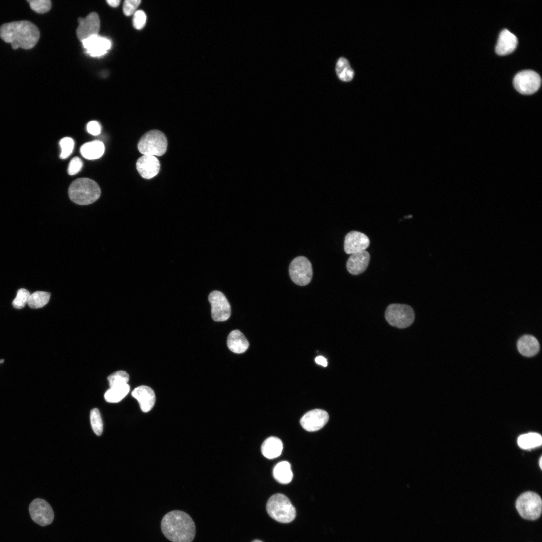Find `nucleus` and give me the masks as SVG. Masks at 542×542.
<instances>
[{
    "label": "nucleus",
    "instance_id": "nucleus-1",
    "mask_svg": "<svg viewBox=\"0 0 542 542\" xmlns=\"http://www.w3.org/2000/svg\"><path fill=\"white\" fill-rule=\"evenodd\" d=\"M0 37L5 42L10 43L13 49L33 48L40 38L38 28L28 21L13 22L0 27Z\"/></svg>",
    "mask_w": 542,
    "mask_h": 542
},
{
    "label": "nucleus",
    "instance_id": "nucleus-2",
    "mask_svg": "<svg viewBox=\"0 0 542 542\" xmlns=\"http://www.w3.org/2000/svg\"><path fill=\"white\" fill-rule=\"evenodd\" d=\"M161 529L164 535L172 542H192L196 533L192 518L180 510H173L165 515Z\"/></svg>",
    "mask_w": 542,
    "mask_h": 542
},
{
    "label": "nucleus",
    "instance_id": "nucleus-3",
    "mask_svg": "<svg viewBox=\"0 0 542 542\" xmlns=\"http://www.w3.org/2000/svg\"><path fill=\"white\" fill-rule=\"evenodd\" d=\"M100 193L98 185L94 181L87 178L74 180L71 183L68 190L70 200L81 205L94 202L99 198Z\"/></svg>",
    "mask_w": 542,
    "mask_h": 542
},
{
    "label": "nucleus",
    "instance_id": "nucleus-4",
    "mask_svg": "<svg viewBox=\"0 0 542 542\" xmlns=\"http://www.w3.org/2000/svg\"><path fill=\"white\" fill-rule=\"evenodd\" d=\"M266 511L271 517L281 523L290 522L296 515V509L290 499L281 493L275 494L269 498Z\"/></svg>",
    "mask_w": 542,
    "mask_h": 542
},
{
    "label": "nucleus",
    "instance_id": "nucleus-5",
    "mask_svg": "<svg viewBox=\"0 0 542 542\" xmlns=\"http://www.w3.org/2000/svg\"><path fill=\"white\" fill-rule=\"evenodd\" d=\"M167 140L163 132L159 130H151L140 140L138 148L144 155L161 156L167 149Z\"/></svg>",
    "mask_w": 542,
    "mask_h": 542
},
{
    "label": "nucleus",
    "instance_id": "nucleus-6",
    "mask_svg": "<svg viewBox=\"0 0 542 542\" xmlns=\"http://www.w3.org/2000/svg\"><path fill=\"white\" fill-rule=\"evenodd\" d=\"M516 509L523 518L534 520L539 518L541 513L542 501L537 493L527 491L521 494L515 503Z\"/></svg>",
    "mask_w": 542,
    "mask_h": 542
},
{
    "label": "nucleus",
    "instance_id": "nucleus-7",
    "mask_svg": "<svg viewBox=\"0 0 542 542\" xmlns=\"http://www.w3.org/2000/svg\"><path fill=\"white\" fill-rule=\"evenodd\" d=\"M385 317L392 326L404 328L414 322L415 314L413 308L407 305L392 304L389 305L385 312Z\"/></svg>",
    "mask_w": 542,
    "mask_h": 542
},
{
    "label": "nucleus",
    "instance_id": "nucleus-8",
    "mask_svg": "<svg viewBox=\"0 0 542 542\" xmlns=\"http://www.w3.org/2000/svg\"><path fill=\"white\" fill-rule=\"evenodd\" d=\"M289 274L295 284L299 286L307 285L311 282L313 276L311 263L305 256H297L290 264Z\"/></svg>",
    "mask_w": 542,
    "mask_h": 542
},
{
    "label": "nucleus",
    "instance_id": "nucleus-9",
    "mask_svg": "<svg viewBox=\"0 0 542 542\" xmlns=\"http://www.w3.org/2000/svg\"><path fill=\"white\" fill-rule=\"evenodd\" d=\"M541 84V78L536 72L530 70L521 71L513 79L515 89L522 94L529 95L535 92Z\"/></svg>",
    "mask_w": 542,
    "mask_h": 542
},
{
    "label": "nucleus",
    "instance_id": "nucleus-10",
    "mask_svg": "<svg viewBox=\"0 0 542 542\" xmlns=\"http://www.w3.org/2000/svg\"><path fill=\"white\" fill-rule=\"evenodd\" d=\"M208 300L211 306V317L215 321H225L231 315L230 305L224 295L220 291H214L209 295Z\"/></svg>",
    "mask_w": 542,
    "mask_h": 542
},
{
    "label": "nucleus",
    "instance_id": "nucleus-11",
    "mask_svg": "<svg viewBox=\"0 0 542 542\" xmlns=\"http://www.w3.org/2000/svg\"><path fill=\"white\" fill-rule=\"evenodd\" d=\"M29 512L32 519L41 526L51 524L54 514L50 505L45 500L36 498L31 503Z\"/></svg>",
    "mask_w": 542,
    "mask_h": 542
},
{
    "label": "nucleus",
    "instance_id": "nucleus-12",
    "mask_svg": "<svg viewBox=\"0 0 542 542\" xmlns=\"http://www.w3.org/2000/svg\"><path fill=\"white\" fill-rule=\"evenodd\" d=\"M329 415L321 409H314L306 413L301 419L302 427L309 432L317 431L322 428L327 423Z\"/></svg>",
    "mask_w": 542,
    "mask_h": 542
},
{
    "label": "nucleus",
    "instance_id": "nucleus-13",
    "mask_svg": "<svg viewBox=\"0 0 542 542\" xmlns=\"http://www.w3.org/2000/svg\"><path fill=\"white\" fill-rule=\"evenodd\" d=\"M77 36L81 42L87 38L98 35L100 29V20L96 13L89 14L85 18L78 20Z\"/></svg>",
    "mask_w": 542,
    "mask_h": 542
},
{
    "label": "nucleus",
    "instance_id": "nucleus-14",
    "mask_svg": "<svg viewBox=\"0 0 542 542\" xmlns=\"http://www.w3.org/2000/svg\"><path fill=\"white\" fill-rule=\"evenodd\" d=\"M369 244V239L364 233L352 231L345 235L344 249L347 254H352L365 250Z\"/></svg>",
    "mask_w": 542,
    "mask_h": 542
},
{
    "label": "nucleus",
    "instance_id": "nucleus-15",
    "mask_svg": "<svg viewBox=\"0 0 542 542\" xmlns=\"http://www.w3.org/2000/svg\"><path fill=\"white\" fill-rule=\"evenodd\" d=\"M82 43L86 52L92 57L104 55L111 46V43L108 39L98 35L87 38Z\"/></svg>",
    "mask_w": 542,
    "mask_h": 542
},
{
    "label": "nucleus",
    "instance_id": "nucleus-16",
    "mask_svg": "<svg viewBox=\"0 0 542 542\" xmlns=\"http://www.w3.org/2000/svg\"><path fill=\"white\" fill-rule=\"evenodd\" d=\"M136 167L143 178L150 179L158 174L160 163L155 156L143 155L138 160Z\"/></svg>",
    "mask_w": 542,
    "mask_h": 542
},
{
    "label": "nucleus",
    "instance_id": "nucleus-17",
    "mask_svg": "<svg viewBox=\"0 0 542 542\" xmlns=\"http://www.w3.org/2000/svg\"><path fill=\"white\" fill-rule=\"evenodd\" d=\"M131 395L138 401L141 410L144 413L150 411L155 403V392L149 386L141 385L135 388Z\"/></svg>",
    "mask_w": 542,
    "mask_h": 542
},
{
    "label": "nucleus",
    "instance_id": "nucleus-18",
    "mask_svg": "<svg viewBox=\"0 0 542 542\" xmlns=\"http://www.w3.org/2000/svg\"><path fill=\"white\" fill-rule=\"evenodd\" d=\"M370 260V254L366 250L351 254L346 262V268L349 273L358 275L367 268Z\"/></svg>",
    "mask_w": 542,
    "mask_h": 542
},
{
    "label": "nucleus",
    "instance_id": "nucleus-19",
    "mask_svg": "<svg viewBox=\"0 0 542 542\" xmlns=\"http://www.w3.org/2000/svg\"><path fill=\"white\" fill-rule=\"evenodd\" d=\"M517 43V37L508 30L504 29L499 34L495 47L496 53L501 56L509 54L515 49Z\"/></svg>",
    "mask_w": 542,
    "mask_h": 542
},
{
    "label": "nucleus",
    "instance_id": "nucleus-20",
    "mask_svg": "<svg viewBox=\"0 0 542 542\" xmlns=\"http://www.w3.org/2000/svg\"><path fill=\"white\" fill-rule=\"evenodd\" d=\"M517 348L519 352L523 356L532 357L539 351V344L534 336L530 335H524L518 339L517 342Z\"/></svg>",
    "mask_w": 542,
    "mask_h": 542
},
{
    "label": "nucleus",
    "instance_id": "nucleus-21",
    "mask_svg": "<svg viewBox=\"0 0 542 542\" xmlns=\"http://www.w3.org/2000/svg\"><path fill=\"white\" fill-rule=\"evenodd\" d=\"M227 345L235 353H242L249 347V343L244 335L238 330L232 331L228 335Z\"/></svg>",
    "mask_w": 542,
    "mask_h": 542
},
{
    "label": "nucleus",
    "instance_id": "nucleus-22",
    "mask_svg": "<svg viewBox=\"0 0 542 542\" xmlns=\"http://www.w3.org/2000/svg\"><path fill=\"white\" fill-rule=\"evenodd\" d=\"M283 444L282 441L276 437L267 438L261 445V452L266 458L272 459L280 456L282 452Z\"/></svg>",
    "mask_w": 542,
    "mask_h": 542
},
{
    "label": "nucleus",
    "instance_id": "nucleus-23",
    "mask_svg": "<svg viewBox=\"0 0 542 542\" xmlns=\"http://www.w3.org/2000/svg\"><path fill=\"white\" fill-rule=\"evenodd\" d=\"M105 147L103 143L98 140L86 143L80 148L81 155L88 160H95L100 158L104 154Z\"/></svg>",
    "mask_w": 542,
    "mask_h": 542
},
{
    "label": "nucleus",
    "instance_id": "nucleus-24",
    "mask_svg": "<svg viewBox=\"0 0 542 542\" xmlns=\"http://www.w3.org/2000/svg\"><path fill=\"white\" fill-rule=\"evenodd\" d=\"M273 475L275 479L281 484L290 483L293 477L290 463L288 461L278 463L273 469Z\"/></svg>",
    "mask_w": 542,
    "mask_h": 542
},
{
    "label": "nucleus",
    "instance_id": "nucleus-25",
    "mask_svg": "<svg viewBox=\"0 0 542 542\" xmlns=\"http://www.w3.org/2000/svg\"><path fill=\"white\" fill-rule=\"evenodd\" d=\"M130 386L127 383L110 387L104 393V398L108 402H118L128 394Z\"/></svg>",
    "mask_w": 542,
    "mask_h": 542
},
{
    "label": "nucleus",
    "instance_id": "nucleus-26",
    "mask_svg": "<svg viewBox=\"0 0 542 542\" xmlns=\"http://www.w3.org/2000/svg\"><path fill=\"white\" fill-rule=\"evenodd\" d=\"M336 72L338 78L342 81L349 82L351 81L354 75V72L348 60L344 57H340L336 65Z\"/></svg>",
    "mask_w": 542,
    "mask_h": 542
},
{
    "label": "nucleus",
    "instance_id": "nucleus-27",
    "mask_svg": "<svg viewBox=\"0 0 542 542\" xmlns=\"http://www.w3.org/2000/svg\"><path fill=\"white\" fill-rule=\"evenodd\" d=\"M517 443L522 449H530L540 446L542 443V437L536 433L524 434L518 438Z\"/></svg>",
    "mask_w": 542,
    "mask_h": 542
},
{
    "label": "nucleus",
    "instance_id": "nucleus-28",
    "mask_svg": "<svg viewBox=\"0 0 542 542\" xmlns=\"http://www.w3.org/2000/svg\"><path fill=\"white\" fill-rule=\"evenodd\" d=\"M50 296V293L40 291H36L30 294L27 304L32 309L41 308L48 303Z\"/></svg>",
    "mask_w": 542,
    "mask_h": 542
},
{
    "label": "nucleus",
    "instance_id": "nucleus-29",
    "mask_svg": "<svg viewBox=\"0 0 542 542\" xmlns=\"http://www.w3.org/2000/svg\"><path fill=\"white\" fill-rule=\"evenodd\" d=\"M90 420L93 432L96 435L100 436L103 431V422L100 412L97 409L91 410L90 413Z\"/></svg>",
    "mask_w": 542,
    "mask_h": 542
},
{
    "label": "nucleus",
    "instance_id": "nucleus-30",
    "mask_svg": "<svg viewBox=\"0 0 542 542\" xmlns=\"http://www.w3.org/2000/svg\"><path fill=\"white\" fill-rule=\"evenodd\" d=\"M110 387L116 385L127 383L129 380V375L125 371L119 370L115 371L107 377Z\"/></svg>",
    "mask_w": 542,
    "mask_h": 542
},
{
    "label": "nucleus",
    "instance_id": "nucleus-31",
    "mask_svg": "<svg viewBox=\"0 0 542 542\" xmlns=\"http://www.w3.org/2000/svg\"><path fill=\"white\" fill-rule=\"evenodd\" d=\"M30 294L29 291L26 289H19L16 298L12 302L13 307L16 309L23 308L28 303Z\"/></svg>",
    "mask_w": 542,
    "mask_h": 542
},
{
    "label": "nucleus",
    "instance_id": "nucleus-32",
    "mask_svg": "<svg viewBox=\"0 0 542 542\" xmlns=\"http://www.w3.org/2000/svg\"><path fill=\"white\" fill-rule=\"evenodd\" d=\"M59 144L61 148L60 158L62 159H66L70 155L73 150L74 141L70 137H65L60 140Z\"/></svg>",
    "mask_w": 542,
    "mask_h": 542
},
{
    "label": "nucleus",
    "instance_id": "nucleus-33",
    "mask_svg": "<svg viewBox=\"0 0 542 542\" xmlns=\"http://www.w3.org/2000/svg\"><path fill=\"white\" fill-rule=\"evenodd\" d=\"M27 2L30 3L32 10L38 13H46L51 8V2L49 0H31Z\"/></svg>",
    "mask_w": 542,
    "mask_h": 542
},
{
    "label": "nucleus",
    "instance_id": "nucleus-34",
    "mask_svg": "<svg viewBox=\"0 0 542 542\" xmlns=\"http://www.w3.org/2000/svg\"><path fill=\"white\" fill-rule=\"evenodd\" d=\"M147 16L142 10L137 11L133 14V26L137 30L143 29L145 26Z\"/></svg>",
    "mask_w": 542,
    "mask_h": 542
},
{
    "label": "nucleus",
    "instance_id": "nucleus-35",
    "mask_svg": "<svg viewBox=\"0 0 542 542\" xmlns=\"http://www.w3.org/2000/svg\"><path fill=\"white\" fill-rule=\"evenodd\" d=\"M141 1L140 0H126L123 5V12L126 16L133 15L137 11Z\"/></svg>",
    "mask_w": 542,
    "mask_h": 542
},
{
    "label": "nucleus",
    "instance_id": "nucleus-36",
    "mask_svg": "<svg viewBox=\"0 0 542 542\" xmlns=\"http://www.w3.org/2000/svg\"><path fill=\"white\" fill-rule=\"evenodd\" d=\"M83 165L81 160L78 157H74L70 162L68 168V173L70 175H74L78 173L81 170Z\"/></svg>",
    "mask_w": 542,
    "mask_h": 542
},
{
    "label": "nucleus",
    "instance_id": "nucleus-37",
    "mask_svg": "<svg viewBox=\"0 0 542 542\" xmlns=\"http://www.w3.org/2000/svg\"><path fill=\"white\" fill-rule=\"evenodd\" d=\"M87 130L91 134L97 136L101 132L100 124L96 121H90L87 124Z\"/></svg>",
    "mask_w": 542,
    "mask_h": 542
},
{
    "label": "nucleus",
    "instance_id": "nucleus-38",
    "mask_svg": "<svg viewBox=\"0 0 542 542\" xmlns=\"http://www.w3.org/2000/svg\"><path fill=\"white\" fill-rule=\"evenodd\" d=\"M315 360L317 364L321 365L324 367H326L327 366L328 363L327 359L322 356H318L316 357Z\"/></svg>",
    "mask_w": 542,
    "mask_h": 542
},
{
    "label": "nucleus",
    "instance_id": "nucleus-39",
    "mask_svg": "<svg viewBox=\"0 0 542 542\" xmlns=\"http://www.w3.org/2000/svg\"><path fill=\"white\" fill-rule=\"evenodd\" d=\"M106 2L111 7L115 8L118 6L120 1L119 0H108Z\"/></svg>",
    "mask_w": 542,
    "mask_h": 542
},
{
    "label": "nucleus",
    "instance_id": "nucleus-40",
    "mask_svg": "<svg viewBox=\"0 0 542 542\" xmlns=\"http://www.w3.org/2000/svg\"><path fill=\"white\" fill-rule=\"evenodd\" d=\"M541 463H542V457H540V458H539V467H540V469H541V468H542V467H541V466H542Z\"/></svg>",
    "mask_w": 542,
    "mask_h": 542
},
{
    "label": "nucleus",
    "instance_id": "nucleus-41",
    "mask_svg": "<svg viewBox=\"0 0 542 542\" xmlns=\"http://www.w3.org/2000/svg\"><path fill=\"white\" fill-rule=\"evenodd\" d=\"M252 542H262V541H260L259 540H258V539H255V540H253Z\"/></svg>",
    "mask_w": 542,
    "mask_h": 542
},
{
    "label": "nucleus",
    "instance_id": "nucleus-42",
    "mask_svg": "<svg viewBox=\"0 0 542 542\" xmlns=\"http://www.w3.org/2000/svg\"><path fill=\"white\" fill-rule=\"evenodd\" d=\"M4 362V359H1L0 360V364L3 363Z\"/></svg>",
    "mask_w": 542,
    "mask_h": 542
}]
</instances>
